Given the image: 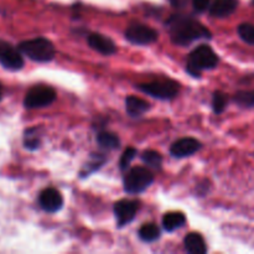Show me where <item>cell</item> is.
I'll list each match as a JSON object with an SVG mask.
<instances>
[{
	"label": "cell",
	"instance_id": "cell-18",
	"mask_svg": "<svg viewBox=\"0 0 254 254\" xmlns=\"http://www.w3.org/2000/svg\"><path fill=\"white\" fill-rule=\"evenodd\" d=\"M139 237L144 242H154L160 237V230L154 223H146V225L141 226L139 230Z\"/></svg>",
	"mask_w": 254,
	"mask_h": 254
},
{
	"label": "cell",
	"instance_id": "cell-11",
	"mask_svg": "<svg viewBox=\"0 0 254 254\" xmlns=\"http://www.w3.org/2000/svg\"><path fill=\"white\" fill-rule=\"evenodd\" d=\"M200 141L196 140V139L183 138L179 139L178 141H175L171 145L170 153L175 158H186V156H190L192 154H195L200 149Z\"/></svg>",
	"mask_w": 254,
	"mask_h": 254
},
{
	"label": "cell",
	"instance_id": "cell-17",
	"mask_svg": "<svg viewBox=\"0 0 254 254\" xmlns=\"http://www.w3.org/2000/svg\"><path fill=\"white\" fill-rule=\"evenodd\" d=\"M97 141H98V144L102 148L111 149V150L118 149L119 145H121V140H119L118 135L106 130L98 133V135H97Z\"/></svg>",
	"mask_w": 254,
	"mask_h": 254
},
{
	"label": "cell",
	"instance_id": "cell-6",
	"mask_svg": "<svg viewBox=\"0 0 254 254\" xmlns=\"http://www.w3.org/2000/svg\"><path fill=\"white\" fill-rule=\"evenodd\" d=\"M56 99V91L49 86H35L26 93L24 106L26 108H42L54 103Z\"/></svg>",
	"mask_w": 254,
	"mask_h": 254
},
{
	"label": "cell",
	"instance_id": "cell-9",
	"mask_svg": "<svg viewBox=\"0 0 254 254\" xmlns=\"http://www.w3.org/2000/svg\"><path fill=\"white\" fill-rule=\"evenodd\" d=\"M139 210V202L135 200H119L114 203V215L119 227L128 225L135 217Z\"/></svg>",
	"mask_w": 254,
	"mask_h": 254
},
{
	"label": "cell",
	"instance_id": "cell-2",
	"mask_svg": "<svg viewBox=\"0 0 254 254\" xmlns=\"http://www.w3.org/2000/svg\"><path fill=\"white\" fill-rule=\"evenodd\" d=\"M218 56L207 45H201L193 50L188 59V72L193 77H200L205 69H212L217 66Z\"/></svg>",
	"mask_w": 254,
	"mask_h": 254
},
{
	"label": "cell",
	"instance_id": "cell-16",
	"mask_svg": "<svg viewBox=\"0 0 254 254\" xmlns=\"http://www.w3.org/2000/svg\"><path fill=\"white\" fill-rule=\"evenodd\" d=\"M186 218L181 212H170L166 213L163 218V227L168 232H173L178 228L183 227Z\"/></svg>",
	"mask_w": 254,
	"mask_h": 254
},
{
	"label": "cell",
	"instance_id": "cell-7",
	"mask_svg": "<svg viewBox=\"0 0 254 254\" xmlns=\"http://www.w3.org/2000/svg\"><path fill=\"white\" fill-rule=\"evenodd\" d=\"M126 39L134 45H150L158 40V32L146 25L133 24L127 29Z\"/></svg>",
	"mask_w": 254,
	"mask_h": 254
},
{
	"label": "cell",
	"instance_id": "cell-3",
	"mask_svg": "<svg viewBox=\"0 0 254 254\" xmlns=\"http://www.w3.org/2000/svg\"><path fill=\"white\" fill-rule=\"evenodd\" d=\"M19 51L36 62H50L56 55L52 42L45 37L22 41L19 45Z\"/></svg>",
	"mask_w": 254,
	"mask_h": 254
},
{
	"label": "cell",
	"instance_id": "cell-27",
	"mask_svg": "<svg viewBox=\"0 0 254 254\" xmlns=\"http://www.w3.org/2000/svg\"><path fill=\"white\" fill-rule=\"evenodd\" d=\"M170 1L171 5L174 7H178V9H181V7L186 6V4H188V0H170Z\"/></svg>",
	"mask_w": 254,
	"mask_h": 254
},
{
	"label": "cell",
	"instance_id": "cell-15",
	"mask_svg": "<svg viewBox=\"0 0 254 254\" xmlns=\"http://www.w3.org/2000/svg\"><path fill=\"white\" fill-rule=\"evenodd\" d=\"M126 108L130 117H139L145 113L146 111H149L150 104L144 99L139 98V97L130 96L126 99Z\"/></svg>",
	"mask_w": 254,
	"mask_h": 254
},
{
	"label": "cell",
	"instance_id": "cell-24",
	"mask_svg": "<svg viewBox=\"0 0 254 254\" xmlns=\"http://www.w3.org/2000/svg\"><path fill=\"white\" fill-rule=\"evenodd\" d=\"M25 148L29 149V150H36L40 146V140L37 136L32 135L31 131L27 130L26 135H25V141H24Z\"/></svg>",
	"mask_w": 254,
	"mask_h": 254
},
{
	"label": "cell",
	"instance_id": "cell-22",
	"mask_svg": "<svg viewBox=\"0 0 254 254\" xmlns=\"http://www.w3.org/2000/svg\"><path fill=\"white\" fill-rule=\"evenodd\" d=\"M238 35L245 42L250 45H254V25L252 24H241L238 26Z\"/></svg>",
	"mask_w": 254,
	"mask_h": 254
},
{
	"label": "cell",
	"instance_id": "cell-23",
	"mask_svg": "<svg viewBox=\"0 0 254 254\" xmlns=\"http://www.w3.org/2000/svg\"><path fill=\"white\" fill-rule=\"evenodd\" d=\"M136 156V150L134 148H128L123 153V155L121 156V160H119V166H121L122 170H127L130 165L131 161L135 159Z\"/></svg>",
	"mask_w": 254,
	"mask_h": 254
},
{
	"label": "cell",
	"instance_id": "cell-19",
	"mask_svg": "<svg viewBox=\"0 0 254 254\" xmlns=\"http://www.w3.org/2000/svg\"><path fill=\"white\" fill-rule=\"evenodd\" d=\"M141 160L150 168L160 169L161 164H163V156L155 150H145L141 155Z\"/></svg>",
	"mask_w": 254,
	"mask_h": 254
},
{
	"label": "cell",
	"instance_id": "cell-4",
	"mask_svg": "<svg viewBox=\"0 0 254 254\" xmlns=\"http://www.w3.org/2000/svg\"><path fill=\"white\" fill-rule=\"evenodd\" d=\"M154 175L145 168H133L124 178V191L130 195L143 192L153 184Z\"/></svg>",
	"mask_w": 254,
	"mask_h": 254
},
{
	"label": "cell",
	"instance_id": "cell-12",
	"mask_svg": "<svg viewBox=\"0 0 254 254\" xmlns=\"http://www.w3.org/2000/svg\"><path fill=\"white\" fill-rule=\"evenodd\" d=\"M88 44L92 49L96 50L99 54L104 55V56L113 55L117 51L116 44L109 37L101 34H96V32H93V34L88 36Z\"/></svg>",
	"mask_w": 254,
	"mask_h": 254
},
{
	"label": "cell",
	"instance_id": "cell-26",
	"mask_svg": "<svg viewBox=\"0 0 254 254\" xmlns=\"http://www.w3.org/2000/svg\"><path fill=\"white\" fill-rule=\"evenodd\" d=\"M211 0H192L193 9L197 12H203L210 7Z\"/></svg>",
	"mask_w": 254,
	"mask_h": 254
},
{
	"label": "cell",
	"instance_id": "cell-13",
	"mask_svg": "<svg viewBox=\"0 0 254 254\" xmlns=\"http://www.w3.org/2000/svg\"><path fill=\"white\" fill-rule=\"evenodd\" d=\"M238 6V0H213L210 4V14L215 17L230 16Z\"/></svg>",
	"mask_w": 254,
	"mask_h": 254
},
{
	"label": "cell",
	"instance_id": "cell-20",
	"mask_svg": "<svg viewBox=\"0 0 254 254\" xmlns=\"http://www.w3.org/2000/svg\"><path fill=\"white\" fill-rule=\"evenodd\" d=\"M233 101L245 108H254V91L237 92Z\"/></svg>",
	"mask_w": 254,
	"mask_h": 254
},
{
	"label": "cell",
	"instance_id": "cell-8",
	"mask_svg": "<svg viewBox=\"0 0 254 254\" xmlns=\"http://www.w3.org/2000/svg\"><path fill=\"white\" fill-rule=\"evenodd\" d=\"M0 64L5 68L17 71L24 66V59L19 49H15L9 42L0 41Z\"/></svg>",
	"mask_w": 254,
	"mask_h": 254
},
{
	"label": "cell",
	"instance_id": "cell-5",
	"mask_svg": "<svg viewBox=\"0 0 254 254\" xmlns=\"http://www.w3.org/2000/svg\"><path fill=\"white\" fill-rule=\"evenodd\" d=\"M138 88L154 98L166 101V99H173L178 96L180 86L178 82L171 81V79H159V81L139 84Z\"/></svg>",
	"mask_w": 254,
	"mask_h": 254
},
{
	"label": "cell",
	"instance_id": "cell-1",
	"mask_svg": "<svg viewBox=\"0 0 254 254\" xmlns=\"http://www.w3.org/2000/svg\"><path fill=\"white\" fill-rule=\"evenodd\" d=\"M171 41L179 46H189L202 39H211V32L197 20L184 15H173L166 21Z\"/></svg>",
	"mask_w": 254,
	"mask_h": 254
},
{
	"label": "cell",
	"instance_id": "cell-14",
	"mask_svg": "<svg viewBox=\"0 0 254 254\" xmlns=\"http://www.w3.org/2000/svg\"><path fill=\"white\" fill-rule=\"evenodd\" d=\"M184 243H185L186 251L190 254H205L207 252L205 240L198 233L192 232L190 235H188L185 241H184Z\"/></svg>",
	"mask_w": 254,
	"mask_h": 254
},
{
	"label": "cell",
	"instance_id": "cell-25",
	"mask_svg": "<svg viewBox=\"0 0 254 254\" xmlns=\"http://www.w3.org/2000/svg\"><path fill=\"white\" fill-rule=\"evenodd\" d=\"M103 163H104V159L102 158V156H99V155L93 156V160L89 161V163L87 164L86 171H84V173H82V175H86L87 174V176H88L89 173H92V171H96L97 169L101 168V166L103 165Z\"/></svg>",
	"mask_w": 254,
	"mask_h": 254
},
{
	"label": "cell",
	"instance_id": "cell-28",
	"mask_svg": "<svg viewBox=\"0 0 254 254\" xmlns=\"http://www.w3.org/2000/svg\"><path fill=\"white\" fill-rule=\"evenodd\" d=\"M1 96H2V88L1 86H0V99H1Z\"/></svg>",
	"mask_w": 254,
	"mask_h": 254
},
{
	"label": "cell",
	"instance_id": "cell-29",
	"mask_svg": "<svg viewBox=\"0 0 254 254\" xmlns=\"http://www.w3.org/2000/svg\"><path fill=\"white\" fill-rule=\"evenodd\" d=\"M253 4H254V0H253Z\"/></svg>",
	"mask_w": 254,
	"mask_h": 254
},
{
	"label": "cell",
	"instance_id": "cell-21",
	"mask_svg": "<svg viewBox=\"0 0 254 254\" xmlns=\"http://www.w3.org/2000/svg\"><path fill=\"white\" fill-rule=\"evenodd\" d=\"M228 103V98H227V94H225L223 92H215L212 97V108L213 112L216 114H221L223 111L226 109Z\"/></svg>",
	"mask_w": 254,
	"mask_h": 254
},
{
	"label": "cell",
	"instance_id": "cell-10",
	"mask_svg": "<svg viewBox=\"0 0 254 254\" xmlns=\"http://www.w3.org/2000/svg\"><path fill=\"white\" fill-rule=\"evenodd\" d=\"M39 202L42 210L54 213L61 210L64 206V198H62L61 193L55 189H46L40 193Z\"/></svg>",
	"mask_w": 254,
	"mask_h": 254
}]
</instances>
